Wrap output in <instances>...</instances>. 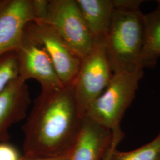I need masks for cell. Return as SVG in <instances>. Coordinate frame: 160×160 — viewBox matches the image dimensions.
Segmentation results:
<instances>
[{
    "instance_id": "cell-13",
    "label": "cell",
    "mask_w": 160,
    "mask_h": 160,
    "mask_svg": "<svg viewBox=\"0 0 160 160\" xmlns=\"http://www.w3.org/2000/svg\"><path fill=\"white\" fill-rule=\"evenodd\" d=\"M111 160H160V132L149 143L129 151L114 150Z\"/></svg>"
},
{
    "instance_id": "cell-10",
    "label": "cell",
    "mask_w": 160,
    "mask_h": 160,
    "mask_svg": "<svg viewBox=\"0 0 160 160\" xmlns=\"http://www.w3.org/2000/svg\"><path fill=\"white\" fill-rule=\"evenodd\" d=\"M113 137L111 131L84 116L69 160H103Z\"/></svg>"
},
{
    "instance_id": "cell-2",
    "label": "cell",
    "mask_w": 160,
    "mask_h": 160,
    "mask_svg": "<svg viewBox=\"0 0 160 160\" xmlns=\"http://www.w3.org/2000/svg\"><path fill=\"white\" fill-rule=\"evenodd\" d=\"M146 38L145 15L139 8H115L104 45L113 73L143 69L141 59Z\"/></svg>"
},
{
    "instance_id": "cell-20",
    "label": "cell",
    "mask_w": 160,
    "mask_h": 160,
    "mask_svg": "<svg viewBox=\"0 0 160 160\" xmlns=\"http://www.w3.org/2000/svg\"><path fill=\"white\" fill-rule=\"evenodd\" d=\"M157 2H158V8H157L160 9V0L157 1Z\"/></svg>"
},
{
    "instance_id": "cell-12",
    "label": "cell",
    "mask_w": 160,
    "mask_h": 160,
    "mask_svg": "<svg viewBox=\"0 0 160 160\" xmlns=\"http://www.w3.org/2000/svg\"><path fill=\"white\" fill-rule=\"evenodd\" d=\"M146 38L141 59V67L155 65L160 57V9L145 15Z\"/></svg>"
},
{
    "instance_id": "cell-16",
    "label": "cell",
    "mask_w": 160,
    "mask_h": 160,
    "mask_svg": "<svg viewBox=\"0 0 160 160\" xmlns=\"http://www.w3.org/2000/svg\"><path fill=\"white\" fill-rule=\"evenodd\" d=\"M23 155L8 142H0V160H22Z\"/></svg>"
},
{
    "instance_id": "cell-15",
    "label": "cell",
    "mask_w": 160,
    "mask_h": 160,
    "mask_svg": "<svg viewBox=\"0 0 160 160\" xmlns=\"http://www.w3.org/2000/svg\"><path fill=\"white\" fill-rule=\"evenodd\" d=\"M34 21L43 22L46 18L49 0H32Z\"/></svg>"
},
{
    "instance_id": "cell-4",
    "label": "cell",
    "mask_w": 160,
    "mask_h": 160,
    "mask_svg": "<svg viewBox=\"0 0 160 160\" xmlns=\"http://www.w3.org/2000/svg\"><path fill=\"white\" fill-rule=\"evenodd\" d=\"M113 75L104 41L95 42L90 52L81 59L78 72L72 84L75 100L82 118L106 90Z\"/></svg>"
},
{
    "instance_id": "cell-8",
    "label": "cell",
    "mask_w": 160,
    "mask_h": 160,
    "mask_svg": "<svg viewBox=\"0 0 160 160\" xmlns=\"http://www.w3.org/2000/svg\"><path fill=\"white\" fill-rule=\"evenodd\" d=\"M32 0H8L0 12V58L20 46L26 26L34 21Z\"/></svg>"
},
{
    "instance_id": "cell-7",
    "label": "cell",
    "mask_w": 160,
    "mask_h": 160,
    "mask_svg": "<svg viewBox=\"0 0 160 160\" xmlns=\"http://www.w3.org/2000/svg\"><path fill=\"white\" fill-rule=\"evenodd\" d=\"M16 52L18 77L23 81L26 82L30 79L36 80L42 87V91L57 90L65 86L59 80L45 50L25 33Z\"/></svg>"
},
{
    "instance_id": "cell-6",
    "label": "cell",
    "mask_w": 160,
    "mask_h": 160,
    "mask_svg": "<svg viewBox=\"0 0 160 160\" xmlns=\"http://www.w3.org/2000/svg\"><path fill=\"white\" fill-rule=\"evenodd\" d=\"M24 33L45 50L63 85L72 84L78 72L81 59L56 30L47 23L32 21L26 26Z\"/></svg>"
},
{
    "instance_id": "cell-18",
    "label": "cell",
    "mask_w": 160,
    "mask_h": 160,
    "mask_svg": "<svg viewBox=\"0 0 160 160\" xmlns=\"http://www.w3.org/2000/svg\"><path fill=\"white\" fill-rule=\"evenodd\" d=\"M68 154L65 155L63 156L60 157H26L23 155V157L22 160H69Z\"/></svg>"
},
{
    "instance_id": "cell-3",
    "label": "cell",
    "mask_w": 160,
    "mask_h": 160,
    "mask_svg": "<svg viewBox=\"0 0 160 160\" xmlns=\"http://www.w3.org/2000/svg\"><path fill=\"white\" fill-rule=\"evenodd\" d=\"M143 70L113 73L109 85L92 103L85 116L112 133L122 131L120 122L135 98Z\"/></svg>"
},
{
    "instance_id": "cell-17",
    "label": "cell",
    "mask_w": 160,
    "mask_h": 160,
    "mask_svg": "<svg viewBox=\"0 0 160 160\" xmlns=\"http://www.w3.org/2000/svg\"><path fill=\"white\" fill-rule=\"evenodd\" d=\"M123 139V138L120 136H113V141L111 144L110 147L108 149V151L106 152L104 157H103L102 160H112V156L113 154V152L114 149L117 148L118 145L120 143V141Z\"/></svg>"
},
{
    "instance_id": "cell-9",
    "label": "cell",
    "mask_w": 160,
    "mask_h": 160,
    "mask_svg": "<svg viewBox=\"0 0 160 160\" xmlns=\"http://www.w3.org/2000/svg\"><path fill=\"white\" fill-rule=\"evenodd\" d=\"M30 103L29 87L18 77L0 92V142H8L9 129L26 118Z\"/></svg>"
},
{
    "instance_id": "cell-14",
    "label": "cell",
    "mask_w": 160,
    "mask_h": 160,
    "mask_svg": "<svg viewBox=\"0 0 160 160\" xmlns=\"http://www.w3.org/2000/svg\"><path fill=\"white\" fill-rule=\"evenodd\" d=\"M18 77V66L16 52H11L0 58V92Z\"/></svg>"
},
{
    "instance_id": "cell-19",
    "label": "cell",
    "mask_w": 160,
    "mask_h": 160,
    "mask_svg": "<svg viewBox=\"0 0 160 160\" xmlns=\"http://www.w3.org/2000/svg\"><path fill=\"white\" fill-rule=\"evenodd\" d=\"M8 0H0V12L8 2Z\"/></svg>"
},
{
    "instance_id": "cell-1",
    "label": "cell",
    "mask_w": 160,
    "mask_h": 160,
    "mask_svg": "<svg viewBox=\"0 0 160 160\" xmlns=\"http://www.w3.org/2000/svg\"><path fill=\"white\" fill-rule=\"evenodd\" d=\"M82 119L72 84L42 90L22 127L23 155L55 157L68 154L78 137Z\"/></svg>"
},
{
    "instance_id": "cell-5",
    "label": "cell",
    "mask_w": 160,
    "mask_h": 160,
    "mask_svg": "<svg viewBox=\"0 0 160 160\" xmlns=\"http://www.w3.org/2000/svg\"><path fill=\"white\" fill-rule=\"evenodd\" d=\"M81 59L92 51L95 42L75 0H49L45 20Z\"/></svg>"
},
{
    "instance_id": "cell-11",
    "label": "cell",
    "mask_w": 160,
    "mask_h": 160,
    "mask_svg": "<svg viewBox=\"0 0 160 160\" xmlns=\"http://www.w3.org/2000/svg\"><path fill=\"white\" fill-rule=\"evenodd\" d=\"M75 1L94 42H104L114 14L113 0Z\"/></svg>"
}]
</instances>
